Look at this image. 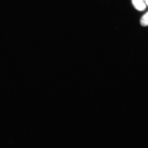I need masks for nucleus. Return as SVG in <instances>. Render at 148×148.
Wrapping results in <instances>:
<instances>
[{"label":"nucleus","instance_id":"obj_1","mask_svg":"<svg viewBox=\"0 0 148 148\" xmlns=\"http://www.w3.org/2000/svg\"><path fill=\"white\" fill-rule=\"evenodd\" d=\"M144 0H132V4L137 10L142 11L146 8V3Z\"/></svg>","mask_w":148,"mask_h":148},{"label":"nucleus","instance_id":"obj_4","mask_svg":"<svg viewBox=\"0 0 148 148\" xmlns=\"http://www.w3.org/2000/svg\"><path fill=\"white\" fill-rule=\"evenodd\" d=\"M144 1H145V0H144Z\"/></svg>","mask_w":148,"mask_h":148},{"label":"nucleus","instance_id":"obj_2","mask_svg":"<svg viewBox=\"0 0 148 148\" xmlns=\"http://www.w3.org/2000/svg\"><path fill=\"white\" fill-rule=\"evenodd\" d=\"M140 24L144 27L148 26V12L142 17L140 20Z\"/></svg>","mask_w":148,"mask_h":148},{"label":"nucleus","instance_id":"obj_3","mask_svg":"<svg viewBox=\"0 0 148 148\" xmlns=\"http://www.w3.org/2000/svg\"><path fill=\"white\" fill-rule=\"evenodd\" d=\"M145 1L146 4L148 6V0H145Z\"/></svg>","mask_w":148,"mask_h":148}]
</instances>
